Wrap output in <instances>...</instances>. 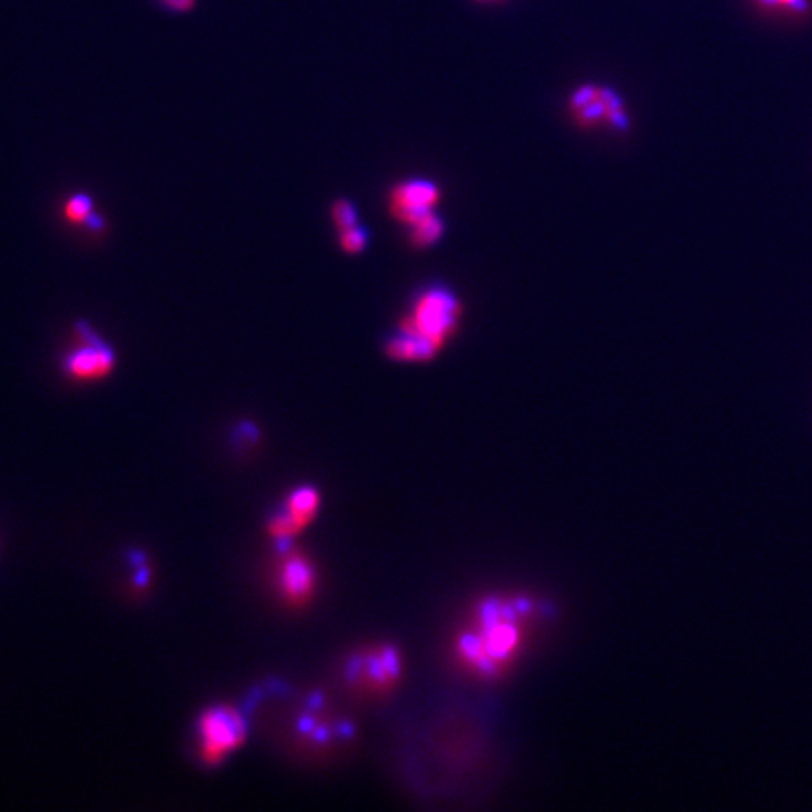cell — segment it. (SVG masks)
<instances>
[{
	"mask_svg": "<svg viewBox=\"0 0 812 812\" xmlns=\"http://www.w3.org/2000/svg\"><path fill=\"white\" fill-rule=\"evenodd\" d=\"M570 115L581 128H609L628 132L632 119L625 100L615 89L604 85H581L568 100Z\"/></svg>",
	"mask_w": 812,
	"mask_h": 812,
	"instance_id": "cell-5",
	"label": "cell"
},
{
	"mask_svg": "<svg viewBox=\"0 0 812 812\" xmlns=\"http://www.w3.org/2000/svg\"><path fill=\"white\" fill-rule=\"evenodd\" d=\"M316 587L318 574L313 561L299 551H286L277 566V589L282 598L290 606L301 608L313 600Z\"/></svg>",
	"mask_w": 812,
	"mask_h": 812,
	"instance_id": "cell-9",
	"label": "cell"
},
{
	"mask_svg": "<svg viewBox=\"0 0 812 812\" xmlns=\"http://www.w3.org/2000/svg\"><path fill=\"white\" fill-rule=\"evenodd\" d=\"M320 508V493L311 485H301L284 500L281 512L271 517L269 534L282 544L305 531L314 521Z\"/></svg>",
	"mask_w": 812,
	"mask_h": 812,
	"instance_id": "cell-8",
	"label": "cell"
},
{
	"mask_svg": "<svg viewBox=\"0 0 812 812\" xmlns=\"http://www.w3.org/2000/svg\"><path fill=\"white\" fill-rule=\"evenodd\" d=\"M247 739V722L230 705H215L198 719V750L207 766L222 764Z\"/></svg>",
	"mask_w": 812,
	"mask_h": 812,
	"instance_id": "cell-4",
	"label": "cell"
},
{
	"mask_svg": "<svg viewBox=\"0 0 812 812\" xmlns=\"http://www.w3.org/2000/svg\"><path fill=\"white\" fill-rule=\"evenodd\" d=\"M166 8H170L173 12H185L194 6V0H162Z\"/></svg>",
	"mask_w": 812,
	"mask_h": 812,
	"instance_id": "cell-14",
	"label": "cell"
},
{
	"mask_svg": "<svg viewBox=\"0 0 812 812\" xmlns=\"http://www.w3.org/2000/svg\"><path fill=\"white\" fill-rule=\"evenodd\" d=\"M117 352L87 320L74 324V346L61 360V371L76 382H98L113 373Z\"/></svg>",
	"mask_w": 812,
	"mask_h": 812,
	"instance_id": "cell-3",
	"label": "cell"
},
{
	"mask_svg": "<svg viewBox=\"0 0 812 812\" xmlns=\"http://www.w3.org/2000/svg\"><path fill=\"white\" fill-rule=\"evenodd\" d=\"M408 228H410V243L418 249H427L440 241V237L444 234V220L440 219V215L435 211Z\"/></svg>",
	"mask_w": 812,
	"mask_h": 812,
	"instance_id": "cell-11",
	"label": "cell"
},
{
	"mask_svg": "<svg viewBox=\"0 0 812 812\" xmlns=\"http://www.w3.org/2000/svg\"><path fill=\"white\" fill-rule=\"evenodd\" d=\"M516 598H485L453 643L457 662L476 677L495 679L512 668L529 643L531 604Z\"/></svg>",
	"mask_w": 812,
	"mask_h": 812,
	"instance_id": "cell-1",
	"label": "cell"
},
{
	"mask_svg": "<svg viewBox=\"0 0 812 812\" xmlns=\"http://www.w3.org/2000/svg\"><path fill=\"white\" fill-rule=\"evenodd\" d=\"M482 2H491V0H482Z\"/></svg>",
	"mask_w": 812,
	"mask_h": 812,
	"instance_id": "cell-15",
	"label": "cell"
},
{
	"mask_svg": "<svg viewBox=\"0 0 812 812\" xmlns=\"http://www.w3.org/2000/svg\"><path fill=\"white\" fill-rule=\"evenodd\" d=\"M331 217H333V222H335V226H337L339 232L346 230V228H352V226H356V224H360L358 207L350 202V200H337V202L333 203Z\"/></svg>",
	"mask_w": 812,
	"mask_h": 812,
	"instance_id": "cell-13",
	"label": "cell"
},
{
	"mask_svg": "<svg viewBox=\"0 0 812 812\" xmlns=\"http://www.w3.org/2000/svg\"><path fill=\"white\" fill-rule=\"evenodd\" d=\"M461 318L463 303L452 288L427 286L386 341V354L391 360L408 363L435 360L459 328Z\"/></svg>",
	"mask_w": 812,
	"mask_h": 812,
	"instance_id": "cell-2",
	"label": "cell"
},
{
	"mask_svg": "<svg viewBox=\"0 0 812 812\" xmlns=\"http://www.w3.org/2000/svg\"><path fill=\"white\" fill-rule=\"evenodd\" d=\"M438 202H440V187L435 181L408 179L391 188V217L405 226H412L423 217L435 213Z\"/></svg>",
	"mask_w": 812,
	"mask_h": 812,
	"instance_id": "cell-7",
	"label": "cell"
},
{
	"mask_svg": "<svg viewBox=\"0 0 812 812\" xmlns=\"http://www.w3.org/2000/svg\"><path fill=\"white\" fill-rule=\"evenodd\" d=\"M346 675L365 696L390 694L403 675V656L393 645L361 649L350 658Z\"/></svg>",
	"mask_w": 812,
	"mask_h": 812,
	"instance_id": "cell-6",
	"label": "cell"
},
{
	"mask_svg": "<svg viewBox=\"0 0 812 812\" xmlns=\"http://www.w3.org/2000/svg\"><path fill=\"white\" fill-rule=\"evenodd\" d=\"M64 219L72 224H85L91 232H102L106 230V220L102 219L96 211H94L93 196L85 194V192H78L72 194L66 202H64L63 209Z\"/></svg>",
	"mask_w": 812,
	"mask_h": 812,
	"instance_id": "cell-10",
	"label": "cell"
},
{
	"mask_svg": "<svg viewBox=\"0 0 812 812\" xmlns=\"http://www.w3.org/2000/svg\"><path fill=\"white\" fill-rule=\"evenodd\" d=\"M339 245L346 254H360L369 245V232L361 224L341 230L339 232Z\"/></svg>",
	"mask_w": 812,
	"mask_h": 812,
	"instance_id": "cell-12",
	"label": "cell"
}]
</instances>
